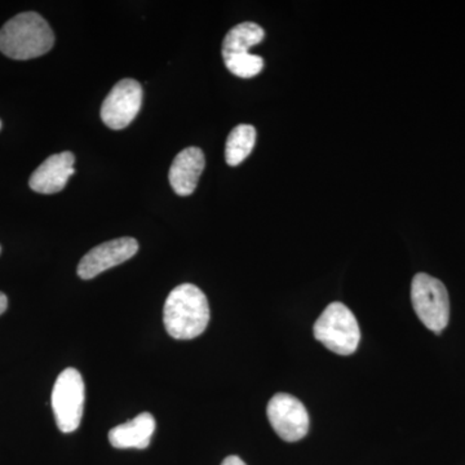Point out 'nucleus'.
<instances>
[{
	"label": "nucleus",
	"instance_id": "nucleus-1",
	"mask_svg": "<svg viewBox=\"0 0 465 465\" xmlns=\"http://www.w3.org/2000/svg\"><path fill=\"white\" fill-rule=\"evenodd\" d=\"M210 305L203 291L192 283L174 287L164 302L163 323L168 335L177 341H192L207 329Z\"/></svg>",
	"mask_w": 465,
	"mask_h": 465
},
{
	"label": "nucleus",
	"instance_id": "nucleus-2",
	"mask_svg": "<svg viewBox=\"0 0 465 465\" xmlns=\"http://www.w3.org/2000/svg\"><path fill=\"white\" fill-rule=\"evenodd\" d=\"M54 34L47 21L35 12L12 17L0 29V52L12 60H32L48 54Z\"/></svg>",
	"mask_w": 465,
	"mask_h": 465
},
{
	"label": "nucleus",
	"instance_id": "nucleus-3",
	"mask_svg": "<svg viewBox=\"0 0 465 465\" xmlns=\"http://www.w3.org/2000/svg\"><path fill=\"white\" fill-rule=\"evenodd\" d=\"M314 338L341 356H351L361 341L360 324L351 309L342 302H332L314 323Z\"/></svg>",
	"mask_w": 465,
	"mask_h": 465
},
{
	"label": "nucleus",
	"instance_id": "nucleus-4",
	"mask_svg": "<svg viewBox=\"0 0 465 465\" xmlns=\"http://www.w3.org/2000/svg\"><path fill=\"white\" fill-rule=\"evenodd\" d=\"M265 32L255 23H243L232 27L223 42V58L232 74L253 78L262 73L264 60L250 54V48L264 39Z\"/></svg>",
	"mask_w": 465,
	"mask_h": 465
},
{
	"label": "nucleus",
	"instance_id": "nucleus-5",
	"mask_svg": "<svg viewBox=\"0 0 465 465\" xmlns=\"http://www.w3.org/2000/svg\"><path fill=\"white\" fill-rule=\"evenodd\" d=\"M411 302L416 316L428 330L440 335L450 320L449 292L445 284L427 273H418L411 283Z\"/></svg>",
	"mask_w": 465,
	"mask_h": 465
},
{
	"label": "nucleus",
	"instance_id": "nucleus-6",
	"mask_svg": "<svg viewBox=\"0 0 465 465\" xmlns=\"http://www.w3.org/2000/svg\"><path fill=\"white\" fill-rule=\"evenodd\" d=\"M51 403L61 432L72 433L78 430L84 409V381L78 370L69 367L58 375Z\"/></svg>",
	"mask_w": 465,
	"mask_h": 465
},
{
	"label": "nucleus",
	"instance_id": "nucleus-7",
	"mask_svg": "<svg viewBox=\"0 0 465 465\" xmlns=\"http://www.w3.org/2000/svg\"><path fill=\"white\" fill-rule=\"evenodd\" d=\"M269 423L274 432L286 442H296L309 432V414L305 406L296 397L278 393L269 401L266 407Z\"/></svg>",
	"mask_w": 465,
	"mask_h": 465
},
{
	"label": "nucleus",
	"instance_id": "nucleus-8",
	"mask_svg": "<svg viewBox=\"0 0 465 465\" xmlns=\"http://www.w3.org/2000/svg\"><path fill=\"white\" fill-rule=\"evenodd\" d=\"M143 87L134 79L118 82L101 106V119L112 130H124L133 124L143 105Z\"/></svg>",
	"mask_w": 465,
	"mask_h": 465
},
{
	"label": "nucleus",
	"instance_id": "nucleus-9",
	"mask_svg": "<svg viewBox=\"0 0 465 465\" xmlns=\"http://www.w3.org/2000/svg\"><path fill=\"white\" fill-rule=\"evenodd\" d=\"M139 251L134 238L124 237L105 242L85 253L78 265V275L82 280H92L103 272L114 268L134 258Z\"/></svg>",
	"mask_w": 465,
	"mask_h": 465
},
{
	"label": "nucleus",
	"instance_id": "nucleus-10",
	"mask_svg": "<svg viewBox=\"0 0 465 465\" xmlns=\"http://www.w3.org/2000/svg\"><path fill=\"white\" fill-rule=\"evenodd\" d=\"M75 157L72 152L51 155L34 171L29 186L41 194H54L65 188L70 177L74 174Z\"/></svg>",
	"mask_w": 465,
	"mask_h": 465
},
{
	"label": "nucleus",
	"instance_id": "nucleus-11",
	"mask_svg": "<svg viewBox=\"0 0 465 465\" xmlns=\"http://www.w3.org/2000/svg\"><path fill=\"white\" fill-rule=\"evenodd\" d=\"M206 166V158L200 148H186L182 150L171 164V186L176 194L188 197L197 189L202 173Z\"/></svg>",
	"mask_w": 465,
	"mask_h": 465
},
{
	"label": "nucleus",
	"instance_id": "nucleus-12",
	"mask_svg": "<svg viewBox=\"0 0 465 465\" xmlns=\"http://www.w3.org/2000/svg\"><path fill=\"white\" fill-rule=\"evenodd\" d=\"M155 430V419L150 412H143L133 420L113 428L109 432L110 445L115 449L148 448Z\"/></svg>",
	"mask_w": 465,
	"mask_h": 465
},
{
	"label": "nucleus",
	"instance_id": "nucleus-13",
	"mask_svg": "<svg viewBox=\"0 0 465 465\" xmlns=\"http://www.w3.org/2000/svg\"><path fill=\"white\" fill-rule=\"evenodd\" d=\"M256 143V130L251 124H240L232 128L225 145V161L229 166H238L244 161Z\"/></svg>",
	"mask_w": 465,
	"mask_h": 465
},
{
	"label": "nucleus",
	"instance_id": "nucleus-14",
	"mask_svg": "<svg viewBox=\"0 0 465 465\" xmlns=\"http://www.w3.org/2000/svg\"><path fill=\"white\" fill-rule=\"evenodd\" d=\"M222 465H247L243 460L237 455H231V457L225 458L223 460Z\"/></svg>",
	"mask_w": 465,
	"mask_h": 465
},
{
	"label": "nucleus",
	"instance_id": "nucleus-15",
	"mask_svg": "<svg viewBox=\"0 0 465 465\" xmlns=\"http://www.w3.org/2000/svg\"><path fill=\"white\" fill-rule=\"evenodd\" d=\"M8 308V299L5 293L0 292V316L7 311Z\"/></svg>",
	"mask_w": 465,
	"mask_h": 465
},
{
	"label": "nucleus",
	"instance_id": "nucleus-16",
	"mask_svg": "<svg viewBox=\"0 0 465 465\" xmlns=\"http://www.w3.org/2000/svg\"><path fill=\"white\" fill-rule=\"evenodd\" d=\"M0 128H2V122H0Z\"/></svg>",
	"mask_w": 465,
	"mask_h": 465
},
{
	"label": "nucleus",
	"instance_id": "nucleus-17",
	"mask_svg": "<svg viewBox=\"0 0 465 465\" xmlns=\"http://www.w3.org/2000/svg\"><path fill=\"white\" fill-rule=\"evenodd\" d=\"M0 251H2V247H0Z\"/></svg>",
	"mask_w": 465,
	"mask_h": 465
}]
</instances>
